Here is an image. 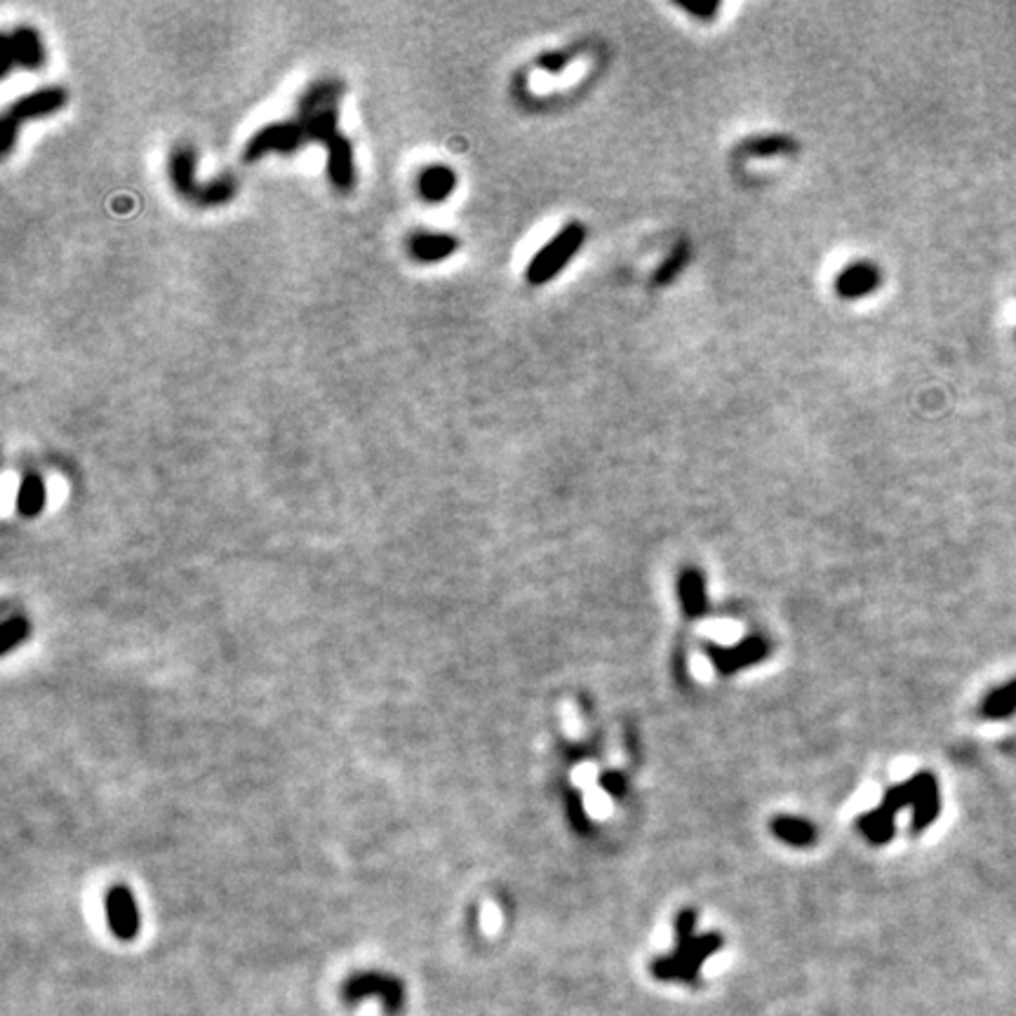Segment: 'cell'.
<instances>
[{
    "label": "cell",
    "instance_id": "cell-3",
    "mask_svg": "<svg viewBox=\"0 0 1016 1016\" xmlns=\"http://www.w3.org/2000/svg\"><path fill=\"white\" fill-rule=\"evenodd\" d=\"M722 948L720 934H678L676 951L652 962V974L662 981L696 986L706 958Z\"/></svg>",
    "mask_w": 1016,
    "mask_h": 1016
},
{
    "label": "cell",
    "instance_id": "cell-4",
    "mask_svg": "<svg viewBox=\"0 0 1016 1016\" xmlns=\"http://www.w3.org/2000/svg\"><path fill=\"white\" fill-rule=\"evenodd\" d=\"M584 240H586L584 224H579V221L567 224L562 231L555 233V238L548 240V243L534 254L528 271H525V280H528L529 285H534V287L551 283L560 271L572 262L574 254L581 250Z\"/></svg>",
    "mask_w": 1016,
    "mask_h": 1016
},
{
    "label": "cell",
    "instance_id": "cell-19",
    "mask_svg": "<svg viewBox=\"0 0 1016 1016\" xmlns=\"http://www.w3.org/2000/svg\"><path fill=\"white\" fill-rule=\"evenodd\" d=\"M685 262H687V250L685 247H680V250H676L673 254H670L669 259H666V264L662 266V269L656 271V285H669L673 278L678 276L682 271V266H685Z\"/></svg>",
    "mask_w": 1016,
    "mask_h": 1016
},
{
    "label": "cell",
    "instance_id": "cell-2",
    "mask_svg": "<svg viewBox=\"0 0 1016 1016\" xmlns=\"http://www.w3.org/2000/svg\"><path fill=\"white\" fill-rule=\"evenodd\" d=\"M906 804L913 807V830L920 833L925 830L934 819L939 817L941 798L939 786L932 774H915L908 779L906 784L895 786L892 791L882 798V803L869 812L866 817L859 819V829L873 845L889 843L895 837V814L904 810Z\"/></svg>",
    "mask_w": 1016,
    "mask_h": 1016
},
{
    "label": "cell",
    "instance_id": "cell-8",
    "mask_svg": "<svg viewBox=\"0 0 1016 1016\" xmlns=\"http://www.w3.org/2000/svg\"><path fill=\"white\" fill-rule=\"evenodd\" d=\"M0 52H3V66H0L3 78L10 73L14 64L24 66V69H40L46 64L43 40L29 26H20L12 33H3L0 36Z\"/></svg>",
    "mask_w": 1016,
    "mask_h": 1016
},
{
    "label": "cell",
    "instance_id": "cell-20",
    "mask_svg": "<svg viewBox=\"0 0 1016 1016\" xmlns=\"http://www.w3.org/2000/svg\"><path fill=\"white\" fill-rule=\"evenodd\" d=\"M680 10H685V12L696 17V20L711 21L715 14L720 12V3L718 0L715 3L713 0H708V3H680Z\"/></svg>",
    "mask_w": 1016,
    "mask_h": 1016
},
{
    "label": "cell",
    "instance_id": "cell-11",
    "mask_svg": "<svg viewBox=\"0 0 1016 1016\" xmlns=\"http://www.w3.org/2000/svg\"><path fill=\"white\" fill-rule=\"evenodd\" d=\"M459 247V240L447 236V233H417L410 238V254L417 262H440L454 254Z\"/></svg>",
    "mask_w": 1016,
    "mask_h": 1016
},
{
    "label": "cell",
    "instance_id": "cell-12",
    "mask_svg": "<svg viewBox=\"0 0 1016 1016\" xmlns=\"http://www.w3.org/2000/svg\"><path fill=\"white\" fill-rule=\"evenodd\" d=\"M109 920L111 929L116 932L118 939H132L139 932V918H137V908L132 896L125 889H116L109 896Z\"/></svg>",
    "mask_w": 1016,
    "mask_h": 1016
},
{
    "label": "cell",
    "instance_id": "cell-13",
    "mask_svg": "<svg viewBox=\"0 0 1016 1016\" xmlns=\"http://www.w3.org/2000/svg\"><path fill=\"white\" fill-rule=\"evenodd\" d=\"M457 187V174L447 165H433L419 174V194L429 203H443Z\"/></svg>",
    "mask_w": 1016,
    "mask_h": 1016
},
{
    "label": "cell",
    "instance_id": "cell-7",
    "mask_svg": "<svg viewBox=\"0 0 1016 1016\" xmlns=\"http://www.w3.org/2000/svg\"><path fill=\"white\" fill-rule=\"evenodd\" d=\"M341 995L348 1004L365 1000V997H379L388 1014H398L405 1004V988L398 979L384 977V974H361L344 984Z\"/></svg>",
    "mask_w": 1016,
    "mask_h": 1016
},
{
    "label": "cell",
    "instance_id": "cell-17",
    "mask_svg": "<svg viewBox=\"0 0 1016 1016\" xmlns=\"http://www.w3.org/2000/svg\"><path fill=\"white\" fill-rule=\"evenodd\" d=\"M791 148H793L791 139L781 135L755 137V139H748V142L744 144V151H746L748 155H755V158H772V155L788 154Z\"/></svg>",
    "mask_w": 1016,
    "mask_h": 1016
},
{
    "label": "cell",
    "instance_id": "cell-9",
    "mask_svg": "<svg viewBox=\"0 0 1016 1016\" xmlns=\"http://www.w3.org/2000/svg\"><path fill=\"white\" fill-rule=\"evenodd\" d=\"M882 285L880 269L869 262V259H856L852 264L845 266L836 278V295L845 302H854L863 296L873 295Z\"/></svg>",
    "mask_w": 1016,
    "mask_h": 1016
},
{
    "label": "cell",
    "instance_id": "cell-21",
    "mask_svg": "<svg viewBox=\"0 0 1016 1016\" xmlns=\"http://www.w3.org/2000/svg\"><path fill=\"white\" fill-rule=\"evenodd\" d=\"M570 62L567 59L565 52H546V54H541L539 59H537V64L541 66V69H548V71H560V69H565V64Z\"/></svg>",
    "mask_w": 1016,
    "mask_h": 1016
},
{
    "label": "cell",
    "instance_id": "cell-10",
    "mask_svg": "<svg viewBox=\"0 0 1016 1016\" xmlns=\"http://www.w3.org/2000/svg\"><path fill=\"white\" fill-rule=\"evenodd\" d=\"M708 659L713 662V666L718 669V673H722V676H729V673H737V670L746 669V666H751V663H758L762 662L767 656V652H770V645L762 640V637H746L744 643L734 645V647H708Z\"/></svg>",
    "mask_w": 1016,
    "mask_h": 1016
},
{
    "label": "cell",
    "instance_id": "cell-15",
    "mask_svg": "<svg viewBox=\"0 0 1016 1016\" xmlns=\"http://www.w3.org/2000/svg\"><path fill=\"white\" fill-rule=\"evenodd\" d=\"M774 836L784 843L793 845V847H807L817 840V830L810 821L798 817H779L772 823Z\"/></svg>",
    "mask_w": 1016,
    "mask_h": 1016
},
{
    "label": "cell",
    "instance_id": "cell-1",
    "mask_svg": "<svg viewBox=\"0 0 1016 1016\" xmlns=\"http://www.w3.org/2000/svg\"><path fill=\"white\" fill-rule=\"evenodd\" d=\"M341 92H344V85L339 80H321V83H315L299 99L296 125L302 129L304 144L322 142L328 146L329 179H332V184L339 191L346 194V191L354 188L355 172L351 142L344 135H339V128H337Z\"/></svg>",
    "mask_w": 1016,
    "mask_h": 1016
},
{
    "label": "cell",
    "instance_id": "cell-18",
    "mask_svg": "<svg viewBox=\"0 0 1016 1016\" xmlns=\"http://www.w3.org/2000/svg\"><path fill=\"white\" fill-rule=\"evenodd\" d=\"M46 502V489L36 476H26L17 496V506L24 515H36Z\"/></svg>",
    "mask_w": 1016,
    "mask_h": 1016
},
{
    "label": "cell",
    "instance_id": "cell-6",
    "mask_svg": "<svg viewBox=\"0 0 1016 1016\" xmlns=\"http://www.w3.org/2000/svg\"><path fill=\"white\" fill-rule=\"evenodd\" d=\"M196 154L194 148H177L170 161V177H172L174 188L184 198L194 200L198 205H221L226 200L236 196V181L217 179L210 187H198L196 184Z\"/></svg>",
    "mask_w": 1016,
    "mask_h": 1016
},
{
    "label": "cell",
    "instance_id": "cell-22",
    "mask_svg": "<svg viewBox=\"0 0 1016 1016\" xmlns=\"http://www.w3.org/2000/svg\"><path fill=\"white\" fill-rule=\"evenodd\" d=\"M600 784L605 786L612 795H624L626 784H624V779H621V774H605V777L600 779Z\"/></svg>",
    "mask_w": 1016,
    "mask_h": 1016
},
{
    "label": "cell",
    "instance_id": "cell-5",
    "mask_svg": "<svg viewBox=\"0 0 1016 1016\" xmlns=\"http://www.w3.org/2000/svg\"><path fill=\"white\" fill-rule=\"evenodd\" d=\"M66 104V92L62 87H43L36 90L17 102L5 111L3 122H0V151L3 155H10L17 142V132L26 121L33 118H46L54 111H59Z\"/></svg>",
    "mask_w": 1016,
    "mask_h": 1016
},
{
    "label": "cell",
    "instance_id": "cell-14",
    "mask_svg": "<svg viewBox=\"0 0 1016 1016\" xmlns=\"http://www.w3.org/2000/svg\"><path fill=\"white\" fill-rule=\"evenodd\" d=\"M678 593H680L682 610L689 617H702L706 612V581L699 570H685L678 579Z\"/></svg>",
    "mask_w": 1016,
    "mask_h": 1016
},
{
    "label": "cell",
    "instance_id": "cell-16",
    "mask_svg": "<svg viewBox=\"0 0 1016 1016\" xmlns=\"http://www.w3.org/2000/svg\"><path fill=\"white\" fill-rule=\"evenodd\" d=\"M1016 711V680L1007 682L1003 687L993 689L991 695L986 696V702L981 704V713L991 720H1000V718H1010Z\"/></svg>",
    "mask_w": 1016,
    "mask_h": 1016
}]
</instances>
